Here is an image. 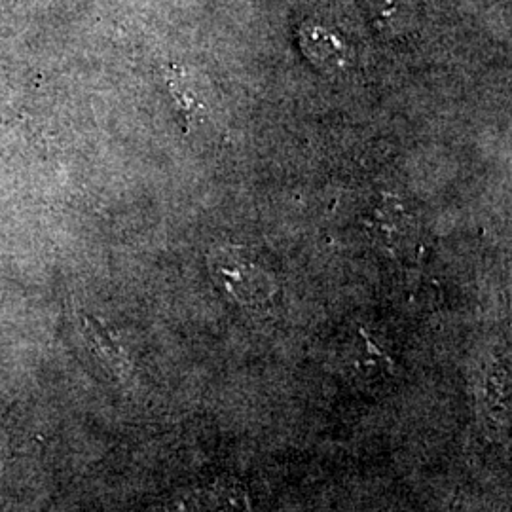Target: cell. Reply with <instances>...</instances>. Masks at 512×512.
<instances>
[{
  "label": "cell",
  "mask_w": 512,
  "mask_h": 512,
  "mask_svg": "<svg viewBox=\"0 0 512 512\" xmlns=\"http://www.w3.org/2000/svg\"><path fill=\"white\" fill-rule=\"evenodd\" d=\"M211 274L220 289L241 306H262L275 294L274 279L239 249L213 253Z\"/></svg>",
  "instance_id": "obj_1"
},
{
  "label": "cell",
  "mask_w": 512,
  "mask_h": 512,
  "mask_svg": "<svg viewBox=\"0 0 512 512\" xmlns=\"http://www.w3.org/2000/svg\"><path fill=\"white\" fill-rule=\"evenodd\" d=\"M167 512H251V495L234 478H219L209 486L175 495Z\"/></svg>",
  "instance_id": "obj_2"
},
{
  "label": "cell",
  "mask_w": 512,
  "mask_h": 512,
  "mask_svg": "<svg viewBox=\"0 0 512 512\" xmlns=\"http://www.w3.org/2000/svg\"><path fill=\"white\" fill-rule=\"evenodd\" d=\"M80 323H82L80 325L82 336L92 351L93 357L97 359V363L103 366L116 382L129 384L133 380V365L122 344L95 317L84 313L80 317Z\"/></svg>",
  "instance_id": "obj_3"
},
{
  "label": "cell",
  "mask_w": 512,
  "mask_h": 512,
  "mask_svg": "<svg viewBox=\"0 0 512 512\" xmlns=\"http://www.w3.org/2000/svg\"><path fill=\"white\" fill-rule=\"evenodd\" d=\"M480 393V403L488 418L503 429L509 423V368L503 363L492 366Z\"/></svg>",
  "instance_id": "obj_4"
},
{
  "label": "cell",
  "mask_w": 512,
  "mask_h": 512,
  "mask_svg": "<svg viewBox=\"0 0 512 512\" xmlns=\"http://www.w3.org/2000/svg\"><path fill=\"white\" fill-rule=\"evenodd\" d=\"M302 46L306 55H310L315 63L321 65H330V63H340L342 57L346 54L340 38L329 33L327 29L306 25L302 29Z\"/></svg>",
  "instance_id": "obj_5"
},
{
  "label": "cell",
  "mask_w": 512,
  "mask_h": 512,
  "mask_svg": "<svg viewBox=\"0 0 512 512\" xmlns=\"http://www.w3.org/2000/svg\"><path fill=\"white\" fill-rule=\"evenodd\" d=\"M2 458H4V439H0V467H2Z\"/></svg>",
  "instance_id": "obj_6"
}]
</instances>
